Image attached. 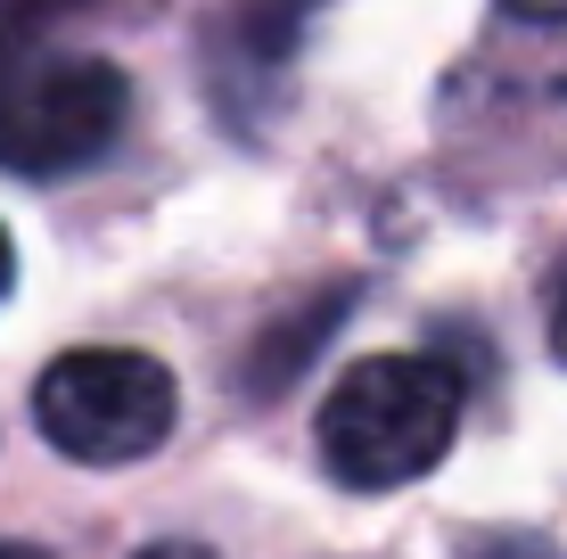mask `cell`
Wrapping results in <instances>:
<instances>
[{
	"label": "cell",
	"instance_id": "6da1fadb",
	"mask_svg": "<svg viewBox=\"0 0 567 559\" xmlns=\"http://www.w3.org/2000/svg\"><path fill=\"white\" fill-rule=\"evenodd\" d=\"M461 436V379L436 354H370L321 403V460L354 494L427 477Z\"/></svg>",
	"mask_w": 567,
	"mask_h": 559
},
{
	"label": "cell",
	"instance_id": "7a4b0ae2",
	"mask_svg": "<svg viewBox=\"0 0 567 559\" xmlns=\"http://www.w3.org/2000/svg\"><path fill=\"white\" fill-rule=\"evenodd\" d=\"M33 420L66 460H91V469H124V460H148L182 420V387L156 354H132V345H83V354H58L33 387Z\"/></svg>",
	"mask_w": 567,
	"mask_h": 559
},
{
	"label": "cell",
	"instance_id": "3957f363",
	"mask_svg": "<svg viewBox=\"0 0 567 559\" xmlns=\"http://www.w3.org/2000/svg\"><path fill=\"white\" fill-rule=\"evenodd\" d=\"M124 107H132V83L107 58L91 50L25 58V66L0 74V165L25 173V182L83 173L124 132Z\"/></svg>",
	"mask_w": 567,
	"mask_h": 559
},
{
	"label": "cell",
	"instance_id": "277c9868",
	"mask_svg": "<svg viewBox=\"0 0 567 559\" xmlns=\"http://www.w3.org/2000/svg\"><path fill=\"white\" fill-rule=\"evenodd\" d=\"M502 42L526 50L551 83H567V0H502Z\"/></svg>",
	"mask_w": 567,
	"mask_h": 559
},
{
	"label": "cell",
	"instance_id": "5b68a950",
	"mask_svg": "<svg viewBox=\"0 0 567 559\" xmlns=\"http://www.w3.org/2000/svg\"><path fill=\"white\" fill-rule=\"evenodd\" d=\"M543 330H551V354L567 362V256H559V272H551V304H543Z\"/></svg>",
	"mask_w": 567,
	"mask_h": 559
},
{
	"label": "cell",
	"instance_id": "8992f818",
	"mask_svg": "<svg viewBox=\"0 0 567 559\" xmlns=\"http://www.w3.org/2000/svg\"><path fill=\"white\" fill-rule=\"evenodd\" d=\"M50 0H0V50H17L25 42V17H42Z\"/></svg>",
	"mask_w": 567,
	"mask_h": 559
},
{
	"label": "cell",
	"instance_id": "52a82bcc",
	"mask_svg": "<svg viewBox=\"0 0 567 559\" xmlns=\"http://www.w3.org/2000/svg\"><path fill=\"white\" fill-rule=\"evenodd\" d=\"M477 559H559L551 544H494V551H477Z\"/></svg>",
	"mask_w": 567,
	"mask_h": 559
},
{
	"label": "cell",
	"instance_id": "ba28073f",
	"mask_svg": "<svg viewBox=\"0 0 567 559\" xmlns=\"http://www.w3.org/2000/svg\"><path fill=\"white\" fill-rule=\"evenodd\" d=\"M132 559H214V551H198V544H148V551H132Z\"/></svg>",
	"mask_w": 567,
	"mask_h": 559
},
{
	"label": "cell",
	"instance_id": "9c48e42d",
	"mask_svg": "<svg viewBox=\"0 0 567 559\" xmlns=\"http://www.w3.org/2000/svg\"><path fill=\"white\" fill-rule=\"evenodd\" d=\"M9 280H17V247H9V230H0V297H9Z\"/></svg>",
	"mask_w": 567,
	"mask_h": 559
},
{
	"label": "cell",
	"instance_id": "30bf717a",
	"mask_svg": "<svg viewBox=\"0 0 567 559\" xmlns=\"http://www.w3.org/2000/svg\"><path fill=\"white\" fill-rule=\"evenodd\" d=\"M0 559H42V551H25V544H0Z\"/></svg>",
	"mask_w": 567,
	"mask_h": 559
}]
</instances>
